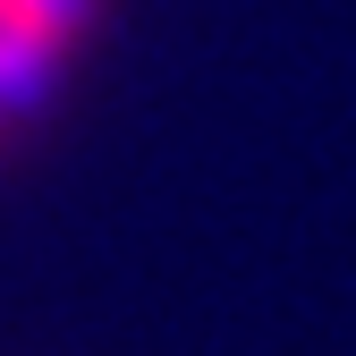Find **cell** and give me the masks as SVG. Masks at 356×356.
<instances>
[{
	"instance_id": "1",
	"label": "cell",
	"mask_w": 356,
	"mask_h": 356,
	"mask_svg": "<svg viewBox=\"0 0 356 356\" xmlns=\"http://www.w3.org/2000/svg\"><path fill=\"white\" fill-rule=\"evenodd\" d=\"M17 9L42 26V34H51L60 42V51H85V42H94V26H102V9H111V0H17Z\"/></svg>"
},
{
	"instance_id": "2",
	"label": "cell",
	"mask_w": 356,
	"mask_h": 356,
	"mask_svg": "<svg viewBox=\"0 0 356 356\" xmlns=\"http://www.w3.org/2000/svg\"><path fill=\"white\" fill-rule=\"evenodd\" d=\"M0 136H9V119H0Z\"/></svg>"
}]
</instances>
